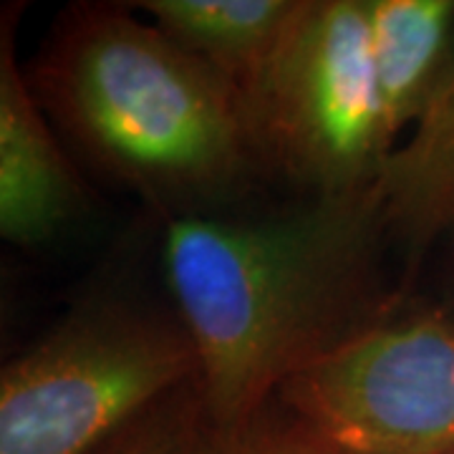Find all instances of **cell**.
<instances>
[{
    "mask_svg": "<svg viewBox=\"0 0 454 454\" xmlns=\"http://www.w3.org/2000/svg\"><path fill=\"white\" fill-rule=\"evenodd\" d=\"M389 243L376 184L253 217L167 220L164 280L195 343L207 427L253 422L293 373L404 298L384 288Z\"/></svg>",
    "mask_w": 454,
    "mask_h": 454,
    "instance_id": "cell-1",
    "label": "cell"
},
{
    "mask_svg": "<svg viewBox=\"0 0 454 454\" xmlns=\"http://www.w3.org/2000/svg\"><path fill=\"white\" fill-rule=\"evenodd\" d=\"M276 399L331 454H454V309L404 295Z\"/></svg>",
    "mask_w": 454,
    "mask_h": 454,
    "instance_id": "cell-5",
    "label": "cell"
},
{
    "mask_svg": "<svg viewBox=\"0 0 454 454\" xmlns=\"http://www.w3.org/2000/svg\"><path fill=\"white\" fill-rule=\"evenodd\" d=\"M205 429L207 422L195 381L154 406L97 454H200Z\"/></svg>",
    "mask_w": 454,
    "mask_h": 454,
    "instance_id": "cell-10",
    "label": "cell"
},
{
    "mask_svg": "<svg viewBox=\"0 0 454 454\" xmlns=\"http://www.w3.org/2000/svg\"><path fill=\"white\" fill-rule=\"evenodd\" d=\"M301 0H142L154 26L225 79L245 109L276 59ZM250 116V114H247Z\"/></svg>",
    "mask_w": 454,
    "mask_h": 454,
    "instance_id": "cell-9",
    "label": "cell"
},
{
    "mask_svg": "<svg viewBox=\"0 0 454 454\" xmlns=\"http://www.w3.org/2000/svg\"><path fill=\"white\" fill-rule=\"evenodd\" d=\"M376 187L409 286L432 247L454 232V64L414 129L384 162Z\"/></svg>",
    "mask_w": 454,
    "mask_h": 454,
    "instance_id": "cell-7",
    "label": "cell"
},
{
    "mask_svg": "<svg viewBox=\"0 0 454 454\" xmlns=\"http://www.w3.org/2000/svg\"><path fill=\"white\" fill-rule=\"evenodd\" d=\"M444 243H447V293H444V301L454 309V232Z\"/></svg>",
    "mask_w": 454,
    "mask_h": 454,
    "instance_id": "cell-12",
    "label": "cell"
},
{
    "mask_svg": "<svg viewBox=\"0 0 454 454\" xmlns=\"http://www.w3.org/2000/svg\"><path fill=\"white\" fill-rule=\"evenodd\" d=\"M200 454H325V447L301 429L286 411L273 414L268 406L243 427H207Z\"/></svg>",
    "mask_w": 454,
    "mask_h": 454,
    "instance_id": "cell-11",
    "label": "cell"
},
{
    "mask_svg": "<svg viewBox=\"0 0 454 454\" xmlns=\"http://www.w3.org/2000/svg\"><path fill=\"white\" fill-rule=\"evenodd\" d=\"M369 46L391 152L454 64V0H366Z\"/></svg>",
    "mask_w": 454,
    "mask_h": 454,
    "instance_id": "cell-8",
    "label": "cell"
},
{
    "mask_svg": "<svg viewBox=\"0 0 454 454\" xmlns=\"http://www.w3.org/2000/svg\"><path fill=\"white\" fill-rule=\"evenodd\" d=\"M197 376L177 313L86 301L3 366L0 454H97Z\"/></svg>",
    "mask_w": 454,
    "mask_h": 454,
    "instance_id": "cell-3",
    "label": "cell"
},
{
    "mask_svg": "<svg viewBox=\"0 0 454 454\" xmlns=\"http://www.w3.org/2000/svg\"><path fill=\"white\" fill-rule=\"evenodd\" d=\"M325 454H331V452H328V450H325Z\"/></svg>",
    "mask_w": 454,
    "mask_h": 454,
    "instance_id": "cell-13",
    "label": "cell"
},
{
    "mask_svg": "<svg viewBox=\"0 0 454 454\" xmlns=\"http://www.w3.org/2000/svg\"><path fill=\"white\" fill-rule=\"evenodd\" d=\"M247 114L265 167L309 195L376 184L391 145L366 0H301Z\"/></svg>",
    "mask_w": 454,
    "mask_h": 454,
    "instance_id": "cell-4",
    "label": "cell"
},
{
    "mask_svg": "<svg viewBox=\"0 0 454 454\" xmlns=\"http://www.w3.org/2000/svg\"><path fill=\"white\" fill-rule=\"evenodd\" d=\"M20 5L0 13V232L43 247L86 210V187L18 61Z\"/></svg>",
    "mask_w": 454,
    "mask_h": 454,
    "instance_id": "cell-6",
    "label": "cell"
},
{
    "mask_svg": "<svg viewBox=\"0 0 454 454\" xmlns=\"http://www.w3.org/2000/svg\"><path fill=\"white\" fill-rule=\"evenodd\" d=\"M26 79L71 149L167 220L215 212L265 167L238 91L131 5L66 8Z\"/></svg>",
    "mask_w": 454,
    "mask_h": 454,
    "instance_id": "cell-2",
    "label": "cell"
}]
</instances>
